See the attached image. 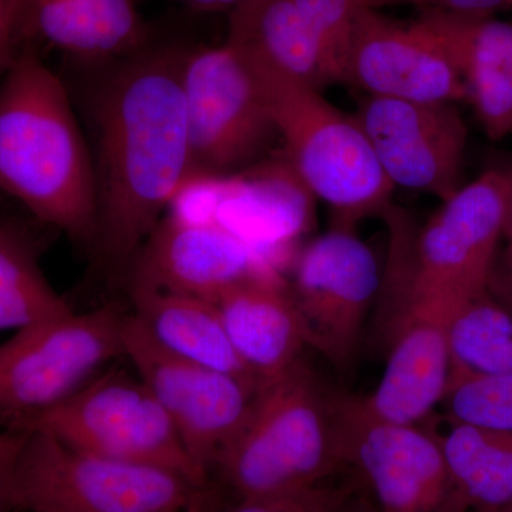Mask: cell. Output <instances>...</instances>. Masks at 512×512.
Here are the masks:
<instances>
[{
	"label": "cell",
	"instance_id": "8",
	"mask_svg": "<svg viewBox=\"0 0 512 512\" xmlns=\"http://www.w3.org/2000/svg\"><path fill=\"white\" fill-rule=\"evenodd\" d=\"M123 316L114 306L70 311L15 330L0 343V424L15 430L69 399L123 356Z\"/></svg>",
	"mask_w": 512,
	"mask_h": 512
},
{
	"label": "cell",
	"instance_id": "14",
	"mask_svg": "<svg viewBox=\"0 0 512 512\" xmlns=\"http://www.w3.org/2000/svg\"><path fill=\"white\" fill-rule=\"evenodd\" d=\"M342 83L366 96L426 103L467 101L456 67L430 33L384 18L375 9L357 15Z\"/></svg>",
	"mask_w": 512,
	"mask_h": 512
},
{
	"label": "cell",
	"instance_id": "21",
	"mask_svg": "<svg viewBox=\"0 0 512 512\" xmlns=\"http://www.w3.org/2000/svg\"><path fill=\"white\" fill-rule=\"evenodd\" d=\"M133 313L174 355L261 384L239 359L214 303L198 296L130 286Z\"/></svg>",
	"mask_w": 512,
	"mask_h": 512
},
{
	"label": "cell",
	"instance_id": "15",
	"mask_svg": "<svg viewBox=\"0 0 512 512\" xmlns=\"http://www.w3.org/2000/svg\"><path fill=\"white\" fill-rule=\"evenodd\" d=\"M451 312L413 306L384 320L389 352L382 379L365 397H343L345 409L377 423L426 420L447 393L446 322Z\"/></svg>",
	"mask_w": 512,
	"mask_h": 512
},
{
	"label": "cell",
	"instance_id": "32",
	"mask_svg": "<svg viewBox=\"0 0 512 512\" xmlns=\"http://www.w3.org/2000/svg\"><path fill=\"white\" fill-rule=\"evenodd\" d=\"M359 480V478H357ZM360 481L359 485L355 483H349L345 493L335 505L332 512H377L375 504H373L372 498L367 493L365 488V494L360 493Z\"/></svg>",
	"mask_w": 512,
	"mask_h": 512
},
{
	"label": "cell",
	"instance_id": "16",
	"mask_svg": "<svg viewBox=\"0 0 512 512\" xmlns=\"http://www.w3.org/2000/svg\"><path fill=\"white\" fill-rule=\"evenodd\" d=\"M130 286L214 301L225 288L272 269L259 251L217 222L170 214L158 222L131 262Z\"/></svg>",
	"mask_w": 512,
	"mask_h": 512
},
{
	"label": "cell",
	"instance_id": "25",
	"mask_svg": "<svg viewBox=\"0 0 512 512\" xmlns=\"http://www.w3.org/2000/svg\"><path fill=\"white\" fill-rule=\"evenodd\" d=\"M73 311L40 271L32 248L0 228V330H18Z\"/></svg>",
	"mask_w": 512,
	"mask_h": 512
},
{
	"label": "cell",
	"instance_id": "35",
	"mask_svg": "<svg viewBox=\"0 0 512 512\" xmlns=\"http://www.w3.org/2000/svg\"><path fill=\"white\" fill-rule=\"evenodd\" d=\"M503 239L505 241V251L501 258H498L500 264L512 274V192L508 200L507 212H505Z\"/></svg>",
	"mask_w": 512,
	"mask_h": 512
},
{
	"label": "cell",
	"instance_id": "22",
	"mask_svg": "<svg viewBox=\"0 0 512 512\" xmlns=\"http://www.w3.org/2000/svg\"><path fill=\"white\" fill-rule=\"evenodd\" d=\"M309 197L288 163L255 178H225L214 222L266 254L306 228Z\"/></svg>",
	"mask_w": 512,
	"mask_h": 512
},
{
	"label": "cell",
	"instance_id": "33",
	"mask_svg": "<svg viewBox=\"0 0 512 512\" xmlns=\"http://www.w3.org/2000/svg\"><path fill=\"white\" fill-rule=\"evenodd\" d=\"M488 289L501 302L510 309L512 313V274L500 264L498 258L495 259L493 272H491Z\"/></svg>",
	"mask_w": 512,
	"mask_h": 512
},
{
	"label": "cell",
	"instance_id": "24",
	"mask_svg": "<svg viewBox=\"0 0 512 512\" xmlns=\"http://www.w3.org/2000/svg\"><path fill=\"white\" fill-rule=\"evenodd\" d=\"M441 444L470 510L493 512L512 504V434L450 424Z\"/></svg>",
	"mask_w": 512,
	"mask_h": 512
},
{
	"label": "cell",
	"instance_id": "30",
	"mask_svg": "<svg viewBox=\"0 0 512 512\" xmlns=\"http://www.w3.org/2000/svg\"><path fill=\"white\" fill-rule=\"evenodd\" d=\"M28 431L5 429L0 433V512H13L9 504V488L13 470Z\"/></svg>",
	"mask_w": 512,
	"mask_h": 512
},
{
	"label": "cell",
	"instance_id": "6",
	"mask_svg": "<svg viewBox=\"0 0 512 512\" xmlns=\"http://www.w3.org/2000/svg\"><path fill=\"white\" fill-rule=\"evenodd\" d=\"M252 70L284 140L286 163L309 194L332 208L333 228L353 229L363 218L386 214L394 187L355 117L312 84Z\"/></svg>",
	"mask_w": 512,
	"mask_h": 512
},
{
	"label": "cell",
	"instance_id": "29",
	"mask_svg": "<svg viewBox=\"0 0 512 512\" xmlns=\"http://www.w3.org/2000/svg\"><path fill=\"white\" fill-rule=\"evenodd\" d=\"M20 8L22 0H0V80L22 52Z\"/></svg>",
	"mask_w": 512,
	"mask_h": 512
},
{
	"label": "cell",
	"instance_id": "4",
	"mask_svg": "<svg viewBox=\"0 0 512 512\" xmlns=\"http://www.w3.org/2000/svg\"><path fill=\"white\" fill-rule=\"evenodd\" d=\"M512 192L510 173L491 170L463 185L419 231L410 234L392 207L393 231L387 269L386 318L404 308L444 311L488 288L505 212Z\"/></svg>",
	"mask_w": 512,
	"mask_h": 512
},
{
	"label": "cell",
	"instance_id": "17",
	"mask_svg": "<svg viewBox=\"0 0 512 512\" xmlns=\"http://www.w3.org/2000/svg\"><path fill=\"white\" fill-rule=\"evenodd\" d=\"M417 23L456 67L485 136L512 133V22L497 16L423 9Z\"/></svg>",
	"mask_w": 512,
	"mask_h": 512
},
{
	"label": "cell",
	"instance_id": "2",
	"mask_svg": "<svg viewBox=\"0 0 512 512\" xmlns=\"http://www.w3.org/2000/svg\"><path fill=\"white\" fill-rule=\"evenodd\" d=\"M0 190L40 221L93 247L92 153L66 87L32 47H23L0 80Z\"/></svg>",
	"mask_w": 512,
	"mask_h": 512
},
{
	"label": "cell",
	"instance_id": "5",
	"mask_svg": "<svg viewBox=\"0 0 512 512\" xmlns=\"http://www.w3.org/2000/svg\"><path fill=\"white\" fill-rule=\"evenodd\" d=\"M221 491L164 468L76 450L28 431L13 470V512H218Z\"/></svg>",
	"mask_w": 512,
	"mask_h": 512
},
{
	"label": "cell",
	"instance_id": "12",
	"mask_svg": "<svg viewBox=\"0 0 512 512\" xmlns=\"http://www.w3.org/2000/svg\"><path fill=\"white\" fill-rule=\"evenodd\" d=\"M340 430L346 466L355 471L377 512L470 511L441 437L421 424L359 419L340 397Z\"/></svg>",
	"mask_w": 512,
	"mask_h": 512
},
{
	"label": "cell",
	"instance_id": "7",
	"mask_svg": "<svg viewBox=\"0 0 512 512\" xmlns=\"http://www.w3.org/2000/svg\"><path fill=\"white\" fill-rule=\"evenodd\" d=\"M15 430L42 431L76 450L164 468L202 487L214 485L192 461L170 417L134 370H103L69 399Z\"/></svg>",
	"mask_w": 512,
	"mask_h": 512
},
{
	"label": "cell",
	"instance_id": "36",
	"mask_svg": "<svg viewBox=\"0 0 512 512\" xmlns=\"http://www.w3.org/2000/svg\"><path fill=\"white\" fill-rule=\"evenodd\" d=\"M394 3H410V0H362L363 8L379 9L382 6L394 5Z\"/></svg>",
	"mask_w": 512,
	"mask_h": 512
},
{
	"label": "cell",
	"instance_id": "20",
	"mask_svg": "<svg viewBox=\"0 0 512 512\" xmlns=\"http://www.w3.org/2000/svg\"><path fill=\"white\" fill-rule=\"evenodd\" d=\"M225 42L254 69L318 89L332 83L318 42L295 0H242L229 12Z\"/></svg>",
	"mask_w": 512,
	"mask_h": 512
},
{
	"label": "cell",
	"instance_id": "23",
	"mask_svg": "<svg viewBox=\"0 0 512 512\" xmlns=\"http://www.w3.org/2000/svg\"><path fill=\"white\" fill-rule=\"evenodd\" d=\"M448 387L512 373V313L485 288L458 303L446 322Z\"/></svg>",
	"mask_w": 512,
	"mask_h": 512
},
{
	"label": "cell",
	"instance_id": "18",
	"mask_svg": "<svg viewBox=\"0 0 512 512\" xmlns=\"http://www.w3.org/2000/svg\"><path fill=\"white\" fill-rule=\"evenodd\" d=\"M138 2L22 0V49L49 46L96 66L114 62L146 46L156 33L138 12Z\"/></svg>",
	"mask_w": 512,
	"mask_h": 512
},
{
	"label": "cell",
	"instance_id": "26",
	"mask_svg": "<svg viewBox=\"0 0 512 512\" xmlns=\"http://www.w3.org/2000/svg\"><path fill=\"white\" fill-rule=\"evenodd\" d=\"M441 406L450 424L512 434V373L454 384Z\"/></svg>",
	"mask_w": 512,
	"mask_h": 512
},
{
	"label": "cell",
	"instance_id": "11",
	"mask_svg": "<svg viewBox=\"0 0 512 512\" xmlns=\"http://www.w3.org/2000/svg\"><path fill=\"white\" fill-rule=\"evenodd\" d=\"M380 288L376 256L353 229L332 228L309 242L289 286L306 346L336 369H349Z\"/></svg>",
	"mask_w": 512,
	"mask_h": 512
},
{
	"label": "cell",
	"instance_id": "28",
	"mask_svg": "<svg viewBox=\"0 0 512 512\" xmlns=\"http://www.w3.org/2000/svg\"><path fill=\"white\" fill-rule=\"evenodd\" d=\"M346 488L348 484L336 487L328 483L302 493L245 498L218 512H332Z\"/></svg>",
	"mask_w": 512,
	"mask_h": 512
},
{
	"label": "cell",
	"instance_id": "13",
	"mask_svg": "<svg viewBox=\"0 0 512 512\" xmlns=\"http://www.w3.org/2000/svg\"><path fill=\"white\" fill-rule=\"evenodd\" d=\"M355 119L393 187L441 202L463 187L468 130L456 104L365 96Z\"/></svg>",
	"mask_w": 512,
	"mask_h": 512
},
{
	"label": "cell",
	"instance_id": "27",
	"mask_svg": "<svg viewBox=\"0 0 512 512\" xmlns=\"http://www.w3.org/2000/svg\"><path fill=\"white\" fill-rule=\"evenodd\" d=\"M325 59L330 82L342 83L362 0H295Z\"/></svg>",
	"mask_w": 512,
	"mask_h": 512
},
{
	"label": "cell",
	"instance_id": "1",
	"mask_svg": "<svg viewBox=\"0 0 512 512\" xmlns=\"http://www.w3.org/2000/svg\"><path fill=\"white\" fill-rule=\"evenodd\" d=\"M191 46L153 39L104 67L92 101L97 231L110 268L130 266L178 192L194 177L183 96Z\"/></svg>",
	"mask_w": 512,
	"mask_h": 512
},
{
	"label": "cell",
	"instance_id": "10",
	"mask_svg": "<svg viewBox=\"0 0 512 512\" xmlns=\"http://www.w3.org/2000/svg\"><path fill=\"white\" fill-rule=\"evenodd\" d=\"M123 356L170 417L192 461L210 477L215 461L247 416L261 384L190 362L164 349L124 313Z\"/></svg>",
	"mask_w": 512,
	"mask_h": 512
},
{
	"label": "cell",
	"instance_id": "31",
	"mask_svg": "<svg viewBox=\"0 0 512 512\" xmlns=\"http://www.w3.org/2000/svg\"><path fill=\"white\" fill-rule=\"evenodd\" d=\"M423 9H441L461 15L495 16L512 10V0H412Z\"/></svg>",
	"mask_w": 512,
	"mask_h": 512
},
{
	"label": "cell",
	"instance_id": "38",
	"mask_svg": "<svg viewBox=\"0 0 512 512\" xmlns=\"http://www.w3.org/2000/svg\"><path fill=\"white\" fill-rule=\"evenodd\" d=\"M510 175H511V178H512V171H511Z\"/></svg>",
	"mask_w": 512,
	"mask_h": 512
},
{
	"label": "cell",
	"instance_id": "9",
	"mask_svg": "<svg viewBox=\"0 0 512 512\" xmlns=\"http://www.w3.org/2000/svg\"><path fill=\"white\" fill-rule=\"evenodd\" d=\"M181 82L194 177L252 163L278 134L258 77L227 42L190 47Z\"/></svg>",
	"mask_w": 512,
	"mask_h": 512
},
{
	"label": "cell",
	"instance_id": "19",
	"mask_svg": "<svg viewBox=\"0 0 512 512\" xmlns=\"http://www.w3.org/2000/svg\"><path fill=\"white\" fill-rule=\"evenodd\" d=\"M212 303L232 348L261 384L302 359L306 340L301 316L291 289L274 268L235 282Z\"/></svg>",
	"mask_w": 512,
	"mask_h": 512
},
{
	"label": "cell",
	"instance_id": "34",
	"mask_svg": "<svg viewBox=\"0 0 512 512\" xmlns=\"http://www.w3.org/2000/svg\"><path fill=\"white\" fill-rule=\"evenodd\" d=\"M170 2L183 5L192 12H231L242 0H170Z\"/></svg>",
	"mask_w": 512,
	"mask_h": 512
},
{
	"label": "cell",
	"instance_id": "37",
	"mask_svg": "<svg viewBox=\"0 0 512 512\" xmlns=\"http://www.w3.org/2000/svg\"><path fill=\"white\" fill-rule=\"evenodd\" d=\"M493 512H512V504L507 505V507L501 508V510L493 511Z\"/></svg>",
	"mask_w": 512,
	"mask_h": 512
},
{
	"label": "cell",
	"instance_id": "3",
	"mask_svg": "<svg viewBox=\"0 0 512 512\" xmlns=\"http://www.w3.org/2000/svg\"><path fill=\"white\" fill-rule=\"evenodd\" d=\"M345 468L340 397L301 359L259 386L211 481L235 500L278 497L328 484Z\"/></svg>",
	"mask_w": 512,
	"mask_h": 512
}]
</instances>
